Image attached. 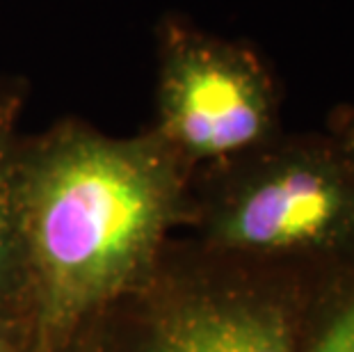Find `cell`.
Returning a JSON list of instances; mask_svg holds the SVG:
<instances>
[{
    "mask_svg": "<svg viewBox=\"0 0 354 352\" xmlns=\"http://www.w3.org/2000/svg\"><path fill=\"white\" fill-rule=\"evenodd\" d=\"M194 172L145 129L108 136L76 117L24 136L17 206L30 352L69 346L145 286L190 227Z\"/></svg>",
    "mask_w": 354,
    "mask_h": 352,
    "instance_id": "6da1fadb",
    "label": "cell"
},
{
    "mask_svg": "<svg viewBox=\"0 0 354 352\" xmlns=\"http://www.w3.org/2000/svg\"><path fill=\"white\" fill-rule=\"evenodd\" d=\"M325 270L171 241L151 279L105 313L101 352H299Z\"/></svg>",
    "mask_w": 354,
    "mask_h": 352,
    "instance_id": "7a4b0ae2",
    "label": "cell"
},
{
    "mask_svg": "<svg viewBox=\"0 0 354 352\" xmlns=\"http://www.w3.org/2000/svg\"><path fill=\"white\" fill-rule=\"evenodd\" d=\"M192 201L208 250L320 270L354 259V172L325 131H283L194 172Z\"/></svg>",
    "mask_w": 354,
    "mask_h": 352,
    "instance_id": "3957f363",
    "label": "cell"
},
{
    "mask_svg": "<svg viewBox=\"0 0 354 352\" xmlns=\"http://www.w3.org/2000/svg\"><path fill=\"white\" fill-rule=\"evenodd\" d=\"M192 172L238 158L274 140L281 87L250 44L185 17L156 30V117L149 126Z\"/></svg>",
    "mask_w": 354,
    "mask_h": 352,
    "instance_id": "277c9868",
    "label": "cell"
},
{
    "mask_svg": "<svg viewBox=\"0 0 354 352\" xmlns=\"http://www.w3.org/2000/svg\"><path fill=\"white\" fill-rule=\"evenodd\" d=\"M30 85L0 76V318L26 320V268L17 206V165Z\"/></svg>",
    "mask_w": 354,
    "mask_h": 352,
    "instance_id": "5b68a950",
    "label": "cell"
},
{
    "mask_svg": "<svg viewBox=\"0 0 354 352\" xmlns=\"http://www.w3.org/2000/svg\"><path fill=\"white\" fill-rule=\"evenodd\" d=\"M299 352H354V259L322 275Z\"/></svg>",
    "mask_w": 354,
    "mask_h": 352,
    "instance_id": "8992f818",
    "label": "cell"
},
{
    "mask_svg": "<svg viewBox=\"0 0 354 352\" xmlns=\"http://www.w3.org/2000/svg\"><path fill=\"white\" fill-rule=\"evenodd\" d=\"M325 133L331 138V142H334L336 149L341 151L345 163H348L350 169L354 172V103L338 106L331 112Z\"/></svg>",
    "mask_w": 354,
    "mask_h": 352,
    "instance_id": "52a82bcc",
    "label": "cell"
},
{
    "mask_svg": "<svg viewBox=\"0 0 354 352\" xmlns=\"http://www.w3.org/2000/svg\"><path fill=\"white\" fill-rule=\"evenodd\" d=\"M30 325L19 318H0V352H30Z\"/></svg>",
    "mask_w": 354,
    "mask_h": 352,
    "instance_id": "ba28073f",
    "label": "cell"
},
{
    "mask_svg": "<svg viewBox=\"0 0 354 352\" xmlns=\"http://www.w3.org/2000/svg\"><path fill=\"white\" fill-rule=\"evenodd\" d=\"M53 352H101V323L89 327L78 339H73L69 346L53 350Z\"/></svg>",
    "mask_w": 354,
    "mask_h": 352,
    "instance_id": "9c48e42d",
    "label": "cell"
}]
</instances>
